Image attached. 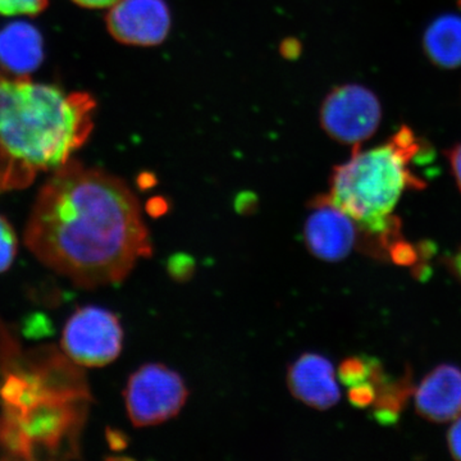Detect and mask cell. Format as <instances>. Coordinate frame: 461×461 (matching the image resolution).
I'll return each instance as SVG.
<instances>
[{"mask_svg":"<svg viewBox=\"0 0 461 461\" xmlns=\"http://www.w3.org/2000/svg\"><path fill=\"white\" fill-rule=\"evenodd\" d=\"M23 239L36 259L84 288L123 281L153 251L130 187L76 162L59 167L45 182Z\"/></svg>","mask_w":461,"mask_h":461,"instance_id":"obj_1","label":"cell"},{"mask_svg":"<svg viewBox=\"0 0 461 461\" xmlns=\"http://www.w3.org/2000/svg\"><path fill=\"white\" fill-rule=\"evenodd\" d=\"M95 103L0 69V189H20L56 171L89 138Z\"/></svg>","mask_w":461,"mask_h":461,"instance_id":"obj_2","label":"cell"},{"mask_svg":"<svg viewBox=\"0 0 461 461\" xmlns=\"http://www.w3.org/2000/svg\"><path fill=\"white\" fill-rule=\"evenodd\" d=\"M3 372L0 450L18 457L35 451H78V437L91 400L83 373L51 350Z\"/></svg>","mask_w":461,"mask_h":461,"instance_id":"obj_3","label":"cell"},{"mask_svg":"<svg viewBox=\"0 0 461 461\" xmlns=\"http://www.w3.org/2000/svg\"><path fill=\"white\" fill-rule=\"evenodd\" d=\"M421 151L420 139L408 126L379 147H357L348 162L336 167L329 199L360 230L382 238L391 235L397 229L393 213L403 191L426 185L411 168Z\"/></svg>","mask_w":461,"mask_h":461,"instance_id":"obj_4","label":"cell"},{"mask_svg":"<svg viewBox=\"0 0 461 461\" xmlns=\"http://www.w3.org/2000/svg\"><path fill=\"white\" fill-rule=\"evenodd\" d=\"M123 395L133 426L150 427L181 411L187 388L177 373L160 364H147L130 377Z\"/></svg>","mask_w":461,"mask_h":461,"instance_id":"obj_5","label":"cell"},{"mask_svg":"<svg viewBox=\"0 0 461 461\" xmlns=\"http://www.w3.org/2000/svg\"><path fill=\"white\" fill-rule=\"evenodd\" d=\"M122 341V327L112 312L98 306H85L67 321L62 350L76 366L100 368L120 357Z\"/></svg>","mask_w":461,"mask_h":461,"instance_id":"obj_6","label":"cell"},{"mask_svg":"<svg viewBox=\"0 0 461 461\" xmlns=\"http://www.w3.org/2000/svg\"><path fill=\"white\" fill-rule=\"evenodd\" d=\"M382 121L381 102L362 85H344L332 91L321 109V122L330 138L359 147L377 132Z\"/></svg>","mask_w":461,"mask_h":461,"instance_id":"obj_7","label":"cell"},{"mask_svg":"<svg viewBox=\"0 0 461 461\" xmlns=\"http://www.w3.org/2000/svg\"><path fill=\"white\" fill-rule=\"evenodd\" d=\"M107 23L117 41L149 47L165 41L171 16L163 0H118L109 11Z\"/></svg>","mask_w":461,"mask_h":461,"instance_id":"obj_8","label":"cell"},{"mask_svg":"<svg viewBox=\"0 0 461 461\" xmlns=\"http://www.w3.org/2000/svg\"><path fill=\"white\" fill-rule=\"evenodd\" d=\"M357 223L327 198L318 200L306 220V247L313 256L326 262H339L357 244Z\"/></svg>","mask_w":461,"mask_h":461,"instance_id":"obj_9","label":"cell"},{"mask_svg":"<svg viewBox=\"0 0 461 461\" xmlns=\"http://www.w3.org/2000/svg\"><path fill=\"white\" fill-rule=\"evenodd\" d=\"M287 384L297 400L318 411H327L339 402L335 369L321 355L299 357L288 369Z\"/></svg>","mask_w":461,"mask_h":461,"instance_id":"obj_10","label":"cell"},{"mask_svg":"<svg viewBox=\"0 0 461 461\" xmlns=\"http://www.w3.org/2000/svg\"><path fill=\"white\" fill-rule=\"evenodd\" d=\"M415 408L421 417L447 423L461 417V371L441 366L430 372L415 391Z\"/></svg>","mask_w":461,"mask_h":461,"instance_id":"obj_11","label":"cell"},{"mask_svg":"<svg viewBox=\"0 0 461 461\" xmlns=\"http://www.w3.org/2000/svg\"><path fill=\"white\" fill-rule=\"evenodd\" d=\"M41 32L27 23H9L0 30V65L11 74L32 72L42 60Z\"/></svg>","mask_w":461,"mask_h":461,"instance_id":"obj_12","label":"cell"},{"mask_svg":"<svg viewBox=\"0 0 461 461\" xmlns=\"http://www.w3.org/2000/svg\"><path fill=\"white\" fill-rule=\"evenodd\" d=\"M423 50L430 62L439 68L461 66V17L444 14L436 18L423 36Z\"/></svg>","mask_w":461,"mask_h":461,"instance_id":"obj_13","label":"cell"},{"mask_svg":"<svg viewBox=\"0 0 461 461\" xmlns=\"http://www.w3.org/2000/svg\"><path fill=\"white\" fill-rule=\"evenodd\" d=\"M375 364L373 360L348 359L342 363L339 377L348 388L369 381L375 375Z\"/></svg>","mask_w":461,"mask_h":461,"instance_id":"obj_14","label":"cell"},{"mask_svg":"<svg viewBox=\"0 0 461 461\" xmlns=\"http://www.w3.org/2000/svg\"><path fill=\"white\" fill-rule=\"evenodd\" d=\"M18 239L14 226L0 215V275L8 271L17 257Z\"/></svg>","mask_w":461,"mask_h":461,"instance_id":"obj_15","label":"cell"},{"mask_svg":"<svg viewBox=\"0 0 461 461\" xmlns=\"http://www.w3.org/2000/svg\"><path fill=\"white\" fill-rule=\"evenodd\" d=\"M48 5V0H0V14L5 16L41 14Z\"/></svg>","mask_w":461,"mask_h":461,"instance_id":"obj_16","label":"cell"},{"mask_svg":"<svg viewBox=\"0 0 461 461\" xmlns=\"http://www.w3.org/2000/svg\"><path fill=\"white\" fill-rule=\"evenodd\" d=\"M448 448L455 459L461 460V417L455 420L447 435Z\"/></svg>","mask_w":461,"mask_h":461,"instance_id":"obj_17","label":"cell"},{"mask_svg":"<svg viewBox=\"0 0 461 461\" xmlns=\"http://www.w3.org/2000/svg\"><path fill=\"white\" fill-rule=\"evenodd\" d=\"M447 158L455 180H456L457 186L461 191V142L447 151Z\"/></svg>","mask_w":461,"mask_h":461,"instance_id":"obj_18","label":"cell"},{"mask_svg":"<svg viewBox=\"0 0 461 461\" xmlns=\"http://www.w3.org/2000/svg\"><path fill=\"white\" fill-rule=\"evenodd\" d=\"M81 7L91 9L111 8L118 0H74Z\"/></svg>","mask_w":461,"mask_h":461,"instance_id":"obj_19","label":"cell"},{"mask_svg":"<svg viewBox=\"0 0 461 461\" xmlns=\"http://www.w3.org/2000/svg\"><path fill=\"white\" fill-rule=\"evenodd\" d=\"M453 266L455 271H456L457 275H459L461 277V250L456 254V256L454 257Z\"/></svg>","mask_w":461,"mask_h":461,"instance_id":"obj_20","label":"cell"},{"mask_svg":"<svg viewBox=\"0 0 461 461\" xmlns=\"http://www.w3.org/2000/svg\"><path fill=\"white\" fill-rule=\"evenodd\" d=\"M459 5H460V8H461V0H459Z\"/></svg>","mask_w":461,"mask_h":461,"instance_id":"obj_21","label":"cell"},{"mask_svg":"<svg viewBox=\"0 0 461 461\" xmlns=\"http://www.w3.org/2000/svg\"><path fill=\"white\" fill-rule=\"evenodd\" d=\"M0 190H2V189H0Z\"/></svg>","mask_w":461,"mask_h":461,"instance_id":"obj_22","label":"cell"}]
</instances>
